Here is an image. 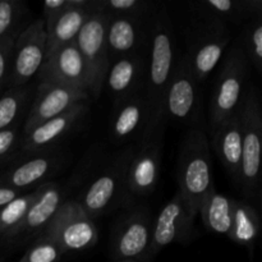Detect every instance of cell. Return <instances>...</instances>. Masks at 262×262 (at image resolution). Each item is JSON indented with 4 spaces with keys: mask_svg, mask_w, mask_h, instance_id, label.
I'll use <instances>...</instances> for the list:
<instances>
[{
    "mask_svg": "<svg viewBox=\"0 0 262 262\" xmlns=\"http://www.w3.org/2000/svg\"><path fill=\"white\" fill-rule=\"evenodd\" d=\"M177 60L178 56L173 23L166 8L161 7L154 14L150 30V60L147 79L145 81V92L151 112L148 124L165 122L163 117L164 97Z\"/></svg>",
    "mask_w": 262,
    "mask_h": 262,
    "instance_id": "obj_1",
    "label": "cell"
},
{
    "mask_svg": "<svg viewBox=\"0 0 262 262\" xmlns=\"http://www.w3.org/2000/svg\"><path fill=\"white\" fill-rule=\"evenodd\" d=\"M178 192L192 217L199 215L200 205L214 188L209 137L202 128L192 127L187 132L178 159Z\"/></svg>",
    "mask_w": 262,
    "mask_h": 262,
    "instance_id": "obj_2",
    "label": "cell"
},
{
    "mask_svg": "<svg viewBox=\"0 0 262 262\" xmlns=\"http://www.w3.org/2000/svg\"><path fill=\"white\" fill-rule=\"evenodd\" d=\"M220 61L222 64L209 105L211 133L238 113L250 86L252 71L238 40H234L232 45L228 46Z\"/></svg>",
    "mask_w": 262,
    "mask_h": 262,
    "instance_id": "obj_3",
    "label": "cell"
},
{
    "mask_svg": "<svg viewBox=\"0 0 262 262\" xmlns=\"http://www.w3.org/2000/svg\"><path fill=\"white\" fill-rule=\"evenodd\" d=\"M242 119V164L239 189L245 201L260 199L262 109L260 91L250 83L239 107Z\"/></svg>",
    "mask_w": 262,
    "mask_h": 262,
    "instance_id": "obj_4",
    "label": "cell"
},
{
    "mask_svg": "<svg viewBox=\"0 0 262 262\" xmlns=\"http://www.w3.org/2000/svg\"><path fill=\"white\" fill-rule=\"evenodd\" d=\"M135 145L118 152L86 184L76 200L92 219H97L125 199V173Z\"/></svg>",
    "mask_w": 262,
    "mask_h": 262,
    "instance_id": "obj_5",
    "label": "cell"
},
{
    "mask_svg": "<svg viewBox=\"0 0 262 262\" xmlns=\"http://www.w3.org/2000/svg\"><path fill=\"white\" fill-rule=\"evenodd\" d=\"M165 122L150 123L135 145L125 173L127 196L146 197L155 191L160 179Z\"/></svg>",
    "mask_w": 262,
    "mask_h": 262,
    "instance_id": "obj_6",
    "label": "cell"
},
{
    "mask_svg": "<svg viewBox=\"0 0 262 262\" xmlns=\"http://www.w3.org/2000/svg\"><path fill=\"white\" fill-rule=\"evenodd\" d=\"M230 42V28L222 22L199 20V23L188 31V49L183 55L199 83H202L216 68Z\"/></svg>",
    "mask_w": 262,
    "mask_h": 262,
    "instance_id": "obj_7",
    "label": "cell"
},
{
    "mask_svg": "<svg viewBox=\"0 0 262 262\" xmlns=\"http://www.w3.org/2000/svg\"><path fill=\"white\" fill-rule=\"evenodd\" d=\"M64 255L91 250L99 239L95 220L86 214L74 199H67L46 229Z\"/></svg>",
    "mask_w": 262,
    "mask_h": 262,
    "instance_id": "obj_8",
    "label": "cell"
},
{
    "mask_svg": "<svg viewBox=\"0 0 262 262\" xmlns=\"http://www.w3.org/2000/svg\"><path fill=\"white\" fill-rule=\"evenodd\" d=\"M107 23L109 15L106 13L94 12L87 18L74 41L87 67L89 94L94 97H99L101 94L110 67L106 46Z\"/></svg>",
    "mask_w": 262,
    "mask_h": 262,
    "instance_id": "obj_9",
    "label": "cell"
},
{
    "mask_svg": "<svg viewBox=\"0 0 262 262\" xmlns=\"http://www.w3.org/2000/svg\"><path fill=\"white\" fill-rule=\"evenodd\" d=\"M154 220L146 207H136L123 215L114 225L110 243L113 261L150 262Z\"/></svg>",
    "mask_w": 262,
    "mask_h": 262,
    "instance_id": "obj_10",
    "label": "cell"
},
{
    "mask_svg": "<svg viewBox=\"0 0 262 262\" xmlns=\"http://www.w3.org/2000/svg\"><path fill=\"white\" fill-rule=\"evenodd\" d=\"M66 163V155L58 148L19 155L0 171V186L18 191H32L50 182Z\"/></svg>",
    "mask_w": 262,
    "mask_h": 262,
    "instance_id": "obj_11",
    "label": "cell"
},
{
    "mask_svg": "<svg viewBox=\"0 0 262 262\" xmlns=\"http://www.w3.org/2000/svg\"><path fill=\"white\" fill-rule=\"evenodd\" d=\"M46 58V31L42 18L23 28L14 40L7 87L27 86L40 72Z\"/></svg>",
    "mask_w": 262,
    "mask_h": 262,
    "instance_id": "obj_12",
    "label": "cell"
},
{
    "mask_svg": "<svg viewBox=\"0 0 262 262\" xmlns=\"http://www.w3.org/2000/svg\"><path fill=\"white\" fill-rule=\"evenodd\" d=\"M199 86L186 56L179 55L164 97L163 117L165 122L174 120L184 124L197 122L201 109Z\"/></svg>",
    "mask_w": 262,
    "mask_h": 262,
    "instance_id": "obj_13",
    "label": "cell"
},
{
    "mask_svg": "<svg viewBox=\"0 0 262 262\" xmlns=\"http://www.w3.org/2000/svg\"><path fill=\"white\" fill-rule=\"evenodd\" d=\"M66 189L58 182H48L38 187V193L28 209L22 224L7 242V246H28L43 234L66 201Z\"/></svg>",
    "mask_w": 262,
    "mask_h": 262,
    "instance_id": "obj_14",
    "label": "cell"
},
{
    "mask_svg": "<svg viewBox=\"0 0 262 262\" xmlns=\"http://www.w3.org/2000/svg\"><path fill=\"white\" fill-rule=\"evenodd\" d=\"M89 92L63 84L40 82L33 94L22 125V135L30 132L46 120L63 114L82 102H89Z\"/></svg>",
    "mask_w": 262,
    "mask_h": 262,
    "instance_id": "obj_15",
    "label": "cell"
},
{
    "mask_svg": "<svg viewBox=\"0 0 262 262\" xmlns=\"http://www.w3.org/2000/svg\"><path fill=\"white\" fill-rule=\"evenodd\" d=\"M194 217L189 214L179 192L164 206L152 225V239L148 257L150 261L160 251L173 243L187 245L193 235Z\"/></svg>",
    "mask_w": 262,
    "mask_h": 262,
    "instance_id": "obj_16",
    "label": "cell"
},
{
    "mask_svg": "<svg viewBox=\"0 0 262 262\" xmlns=\"http://www.w3.org/2000/svg\"><path fill=\"white\" fill-rule=\"evenodd\" d=\"M37 78L38 82H51L89 92V72L76 42L46 55Z\"/></svg>",
    "mask_w": 262,
    "mask_h": 262,
    "instance_id": "obj_17",
    "label": "cell"
},
{
    "mask_svg": "<svg viewBox=\"0 0 262 262\" xmlns=\"http://www.w3.org/2000/svg\"><path fill=\"white\" fill-rule=\"evenodd\" d=\"M87 102H82L58 117L46 120L26 135H22L19 155L40 152L56 147V143L82 122L84 115L87 114Z\"/></svg>",
    "mask_w": 262,
    "mask_h": 262,
    "instance_id": "obj_18",
    "label": "cell"
},
{
    "mask_svg": "<svg viewBox=\"0 0 262 262\" xmlns=\"http://www.w3.org/2000/svg\"><path fill=\"white\" fill-rule=\"evenodd\" d=\"M150 105L143 87L114 104L110 125L112 136L119 142H127L136 137L140 141L150 122Z\"/></svg>",
    "mask_w": 262,
    "mask_h": 262,
    "instance_id": "obj_19",
    "label": "cell"
},
{
    "mask_svg": "<svg viewBox=\"0 0 262 262\" xmlns=\"http://www.w3.org/2000/svg\"><path fill=\"white\" fill-rule=\"evenodd\" d=\"M95 12V0H68L66 9L45 26L46 55L76 41L82 26Z\"/></svg>",
    "mask_w": 262,
    "mask_h": 262,
    "instance_id": "obj_20",
    "label": "cell"
},
{
    "mask_svg": "<svg viewBox=\"0 0 262 262\" xmlns=\"http://www.w3.org/2000/svg\"><path fill=\"white\" fill-rule=\"evenodd\" d=\"M146 63L140 53L115 59L107 69L104 87L115 102L125 99L145 87Z\"/></svg>",
    "mask_w": 262,
    "mask_h": 262,
    "instance_id": "obj_21",
    "label": "cell"
},
{
    "mask_svg": "<svg viewBox=\"0 0 262 262\" xmlns=\"http://www.w3.org/2000/svg\"><path fill=\"white\" fill-rule=\"evenodd\" d=\"M211 145L234 184L239 186L242 164V119L239 110L212 132Z\"/></svg>",
    "mask_w": 262,
    "mask_h": 262,
    "instance_id": "obj_22",
    "label": "cell"
},
{
    "mask_svg": "<svg viewBox=\"0 0 262 262\" xmlns=\"http://www.w3.org/2000/svg\"><path fill=\"white\" fill-rule=\"evenodd\" d=\"M197 20L238 23L262 14V0H204L188 4Z\"/></svg>",
    "mask_w": 262,
    "mask_h": 262,
    "instance_id": "obj_23",
    "label": "cell"
},
{
    "mask_svg": "<svg viewBox=\"0 0 262 262\" xmlns=\"http://www.w3.org/2000/svg\"><path fill=\"white\" fill-rule=\"evenodd\" d=\"M143 41V18L109 17L106 46L110 63L122 56L138 53V49Z\"/></svg>",
    "mask_w": 262,
    "mask_h": 262,
    "instance_id": "obj_24",
    "label": "cell"
},
{
    "mask_svg": "<svg viewBox=\"0 0 262 262\" xmlns=\"http://www.w3.org/2000/svg\"><path fill=\"white\" fill-rule=\"evenodd\" d=\"M261 230L260 214L251 202L234 200L232 228L228 237L237 245L247 248L252 255Z\"/></svg>",
    "mask_w": 262,
    "mask_h": 262,
    "instance_id": "obj_25",
    "label": "cell"
},
{
    "mask_svg": "<svg viewBox=\"0 0 262 262\" xmlns=\"http://www.w3.org/2000/svg\"><path fill=\"white\" fill-rule=\"evenodd\" d=\"M234 199L224 196L215 189H210L200 205L199 215H201L206 230L219 235L229 234L232 228Z\"/></svg>",
    "mask_w": 262,
    "mask_h": 262,
    "instance_id": "obj_26",
    "label": "cell"
},
{
    "mask_svg": "<svg viewBox=\"0 0 262 262\" xmlns=\"http://www.w3.org/2000/svg\"><path fill=\"white\" fill-rule=\"evenodd\" d=\"M33 87H7L0 95V132L20 127L33 97ZM25 120V119H23Z\"/></svg>",
    "mask_w": 262,
    "mask_h": 262,
    "instance_id": "obj_27",
    "label": "cell"
},
{
    "mask_svg": "<svg viewBox=\"0 0 262 262\" xmlns=\"http://www.w3.org/2000/svg\"><path fill=\"white\" fill-rule=\"evenodd\" d=\"M37 193L38 187L32 191L20 194L19 197L14 199L0 209V241L4 245H7L8 241L15 233V230L22 224L23 219H25L32 202L35 201Z\"/></svg>",
    "mask_w": 262,
    "mask_h": 262,
    "instance_id": "obj_28",
    "label": "cell"
},
{
    "mask_svg": "<svg viewBox=\"0 0 262 262\" xmlns=\"http://www.w3.org/2000/svg\"><path fill=\"white\" fill-rule=\"evenodd\" d=\"M250 61L251 67L257 72L262 71V14L246 20L239 37L237 38Z\"/></svg>",
    "mask_w": 262,
    "mask_h": 262,
    "instance_id": "obj_29",
    "label": "cell"
},
{
    "mask_svg": "<svg viewBox=\"0 0 262 262\" xmlns=\"http://www.w3.org/2000/svg\"><path fill=\"white\" fill-rule=\"evenodd\" d=\"M151 5L147 0H95V12L106 13L109 17L143 18Z\"/></svg>",
    "mask_w": 262,
    "mask_h": 262,
    "instance_id": "obj_30",
    "label": "cell"
},
{
    "mask_svg": "<svg viewBox=\"0 0 262 262\" xmlns=\"http://www.w3.org/2000/svg\"><path fill=\"white\" fill-rule=\"evenodd\" d=\"M25 14V3L18 0L0 2V41L19 35V25Z\"/></svg>",
    "mask_w": 262,
    "mask_h": 262,
    "instance_id": "obj_31",
    "label": "cell"
},
{
    "mask_svg": "<svg viewBox=\"0 0 262 262\" xmlns=\"http://www.w3.org/2000/svg\"><path fill=\"white\" fill-rule=\"evenodd\" d=\"M63 251L43 233L41 237L30 243L18 262H63Z\"/></svg>",
    "mask_w": 262,
    "mask_h": 262,
    "instance_id": "obj_32",
    "label": "cell"
},
{
    "mask_svg": "<svg viewBox=\"0 0 262 262\" xmlns=\"http://www.w3.org/2000/svg\"><path fill=\"white\" fill-rule=\"evenodd\" d=\"M22 129L20 127L0 132V168L8 166L19 156Z\"/></svg>",
    "mask_w": 262,
    "mask_h": 262,
    "instance_id": "obj_33",
    "label": "cell"
},
{
    "mask_svg": "<svg viewBox=\"0 0 262 262\" xmlns=\"http://www.w3.org/2000/svg\"><path fill=\"white\" fill-rule=\"evenodd\" d=\"M15 38L17 37H8L0 41V86L5 89H7L8 77H9Z\"/></svg>",
    "mask_w": 262,
    "mask_h": 262,
    "instance_id": "obj_34",
    "label": "cell"
},
{
    "mask_svg": "<svg viewBox=\"0 0 262 262\" xmlns=\"http://www.w3.org/2000/svg\"><path fill=\"white\" fill-rule=\"evenodd\" d=\"M68 5V0H48L42 4L43 25L53 22Z\"/></svg>",
    "mask_w": 262,
    "mask_h": 262,
    "instance_id": "obj_35",
    "label": "cell"
},
{
    "mask_svg": "<svg viewBox=\"0 0 262 262\" xmlns=\"http://www.w3.org/2000/svg\"><path fill=\"white\" fill-rule=\"evenodd\" d=\"M28 191H18V189L9 188V187H3L0 186V209L4 207L5 205L9 204L14 199L19 197L20 194L26 193Z\"/></svg>",
    "mask_w": 262,
    "mask_h": 262,
    "instance_id": "obj_36",
    "label": "cell"
},
{
    "mask_svg": "<svg viewBox=\"0 0 262 262\" xmlns=\"http://www.w3.org/2000/svg\"><path fill=\"white\" fill-rule=\"evenodd\" d=\"M114 262H138V261H135V260H118V261H114Z\"/></svg>",
    "mask_w": 262,
    "mask_h": 262,
    "instance_id": "obj_37",
    "label": "cell"
},
{
    "mask_svg": "<svg viewBox=\"0 0 262 262\" xmlns=\"http://www.w3.org/2000/svg\"><path fill=\"white\" fill-rule=\"evenodd\" d=\"M4 90H5V87L0 86V95H2V92H3V91H4Z\"/></svg>",
    "mask_w": 262,
    "mask_h": 262,
    "instance_id": "obj_38",
    "label": "cell"
}]
</instances>
